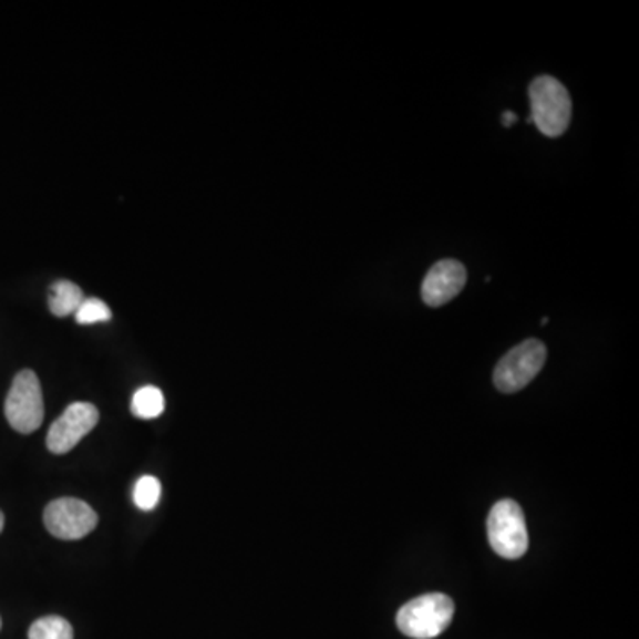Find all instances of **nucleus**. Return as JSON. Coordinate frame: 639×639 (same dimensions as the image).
Returning <instances> with one entry per match:
<instances>
[{"label":"nucleus","instance_id":"obj_6","mask_svg":"<svg viewBox=\"0 0 639 639\" xmlns=\"http://www.w3.org/2000/svg\"><path fill=\"white\" fill-rule=\"evenodd\" d=\"M43 523L50 535H54L55 538L81 540L96 528L99 515L84 501L61 497L47 506Z\"/></svg>","mask_w":639,"mask_h":639},{"label":"nucleus","instance_id":"obj_2","mask_svg":"<svg viewBox=\"0 0 639 639\" xmlns=\"http://www.w3.org/2000/svg\"><path fill=\"white\" fill-rule=\"evenodd\" d=\"M455 604L444 594L421 595L400 609L396 626L412 639H432L443 635L452 623Z\"/></svg>","mask_w":639,"mask_h":639},{"label":"nucleus","instance_id":"obj_3","mask_svg":"<svg viewBox=\"0 0 639 639\" xmlns=\"http://www.w3.org/2000/svg\"><path fill=\"white\" fill-rule=\"evenodd\" d=\"M488 544L505 559H519L529 546L523 508L515 501L503 499L492 506L487 519Z\"/></svg>","mask_w":639,"mask_h":639},{"label":"nucleus","instance_id":"obj_12","mask_svg":"<svg viewBox=\"0 0 639 639\" xmlns=\"http://www.w3.org/2000/svg\"><path fill=\"white\" fill-rule=\"evenodd\" d=\"M162 496V485L155 476H141L135 483L134 501L137 508L150 512L158 505Z\"/></svg>","mask_w":639,"mask_h":639},{"label":"nucleus","instance_id":"obj_8","mask_svg":"<svg viewBox=\"0 0 639 639\" xmlns=\"http://www.w3.org/2000/svg\"><path fill=\"white\" fill-rule=\"evenodd\" d=\"M467 270L456 260H441L426 272L421 285V299L430 308H441L461 293Z\"/></svg>","mask_w":639,"mask_h":639},{"label":"nucleus","instance_id":"obj_13","mask_svg":"<svg viewBox=\"0 0 639 639\" xmlns=\"http://www.w3.org/2000/svg\"><path fill=\"white\" fill-rule=\"evenodd\" d=\"M112 318V311L109 306L103 302V300L84 299L81 308L75 311L76 323L81 326H91V323L109 322Z\"/></svg>","mask_w":639,"mask_h":639},{"label":"nucleus","instance_id":"obj_11","mask_svg":"<svg viewBox=\"0 0 639 639\" xmlns=\"http://www.w3.org/2000/svg\"><path fill=\"white\" fill-rule=\"evenodd\" d=\"M29 639H73V629L64 618L43 617L32 623Z\"/></svg>","mask_w":639,"mask_h":639},{"label":"nucleus","instance_id":"obj_1","mask_svg":"<svg viewBox=\"0 0 639 639\" xmlns=\"http://www.w3.org/2000/svg\"><path fill=\"white\" fill-rule=\"evenodd\" d=\"M532 116L528 123H535L538 131L547 137H559L567 131L573 120V100L558 79L540 75L529 84Z\"/></svg>","mask_w":639,"mask_h":639},{"label":"nucleus","instance_id":"obj_16","mask_svg":"<svg viewBox=\"0 0 639 639\" xmlns=\"http://www.w3.org/2000/svg\"><path fill=\"white\" fill-rule=\"evenodd\" d=\"M0 629H2V620H0Z\"/></svg>","mask_w":639,"mask_h":639},{"label":"nucleus","instance_id":"obj_14","mask_svg":"<svg viewBox=\"0 0 639 639\" xmlns=\"http://www.w3.org/2000/svg\"><path fill=\"white\" fill-rule=\"evenodd\" d=\"M515 121H517V116H515L514 112L506 111L505 114H503V125L512 126Z\"/></svg>","mask_w":639,"mask_h":639},{"label":"nucleus","instance_id":"obj_10","mask_svg":"<svg viewBox=\"0 0 639 639\" xmlns=\"http://www.w3.org/2000/svg\"><path fill=\"white\" fill-rule=\"evenodd\" d=\"M131 409L132 414L140 420H155L166 409L164 393L155 385H144L141 390L135 391Z\"/></svg>","mask_w":639,"mask_h":639},{"label":"nucleus","instance_id":"obj_7","mask_svg":"<svg viewBox=\"0 0 639 639\" xmlns=\"http://www.w3.org/2000/svg\"><path fill=\"white\" fill-rule=\"evenodd\" d=\"M99 420L100 412L93 403H72L50 426L47 447L55 455L72 452L73 447L96 426Z\"/></svg>","mask_w":639,"mask_h":639},{"label":"nucleus","instance_id":"obj_5","mask_svg":"<svg viewBox=\"0 0 639 639\" xmlns=\"http://www.w3.org/2000/svg\"><path fill=\"white\" fill-rule=\"evenodd\" d=\"M546 344L538 340H526L501 358L494 370V384L501 393H517L524 390L546 364Z\"/></svg>","mask_w":639,"mask_h":639},{"label":"nucleus","instance_id":"obj_9","mask_svg":"<svg viewBox=\"0 0 639 639\" xmlns=\"http://www.w3.org/2000/svg\"><path fill=\"white\" fill-rule=\"evenodd\" d=\"M84 293L72 281H58L50 288L49 306L55 317H70L84 302Z\"/></svg>","mask_w":639,"mask_h":639},{"label":"nucleus","instance_id":"obj_15","mask_svg":"<svg viewBox=\"0 0 639 639\" xmlns=\"http://www.w3.org/2000/svg\"><path fill=\"white\" fill-rule=\"evenodd\" d=\"M2 529H4V514L0 512V533H2Z\"/></svg>","mask_w":639,"mask_h":639},{"label":"nucleus","instance_id":"obj_4","mask_svg":"<svg viewBox=\"0 0 639 639\" xmlns=\"http://www.w3.org/2000/svg\"><path fill=\"white\" fill-rule=\"evenodd\" d=\"M4 412L10 425L20 434H32L40 429L45 416V405L40 379L34 371L23 370L14 377L6 399Z\"/></svg>","mask_w":639,"mask_h":639}]
</instances>
